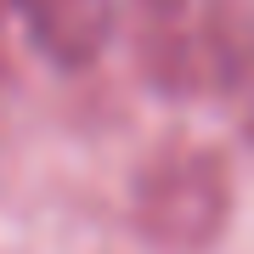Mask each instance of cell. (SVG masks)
Wrapping results in <instances>:
<instances>
[{
    "label": "cell",
    "instance_id": "1",
    "mask_svg": "<svg viewBox=\"0 0 254 254\" xmlns=\"http://www.w3.org/2000/svg\"><path fill=\"white\" fill-rule=\"evenodd\" d=\"M136 226L164 254H203L226 232L232 215V175L215 147L164 141L136 170Z\"/></svg>",
    "mask_w": 254,
    "mask_h": 254
},
{
    "label": "cell",
    "instance_id": "4",
    "mask_svg": "<svg viewBox=\"0 0 254 254\" xmlns=\"http://www.w3.org/2000/svg\"><path fill=\"white\" fill-rule=\"evenodd\" d=\"M187 6H192V0H141L147 23H170V17H187Z\"/></svg>",
    "mask_w": 254,
    "mask_h": 254
},
{
    "label": "cell",
    "instance_id": "3",
    "mask_svg": "<svg viewBox=\"0 0 254 254\" xmlns=\"http://www.w3.org/2000/svg\"><path fill=\"white\" fill-rule=\"evenodd\" d=\"M23 17L34 51L57 68H91L113 34V6L108 0H11Z\"/></svg>",
    "mask_w": 254,
    "mask_h": 254
},
{
    "label": "cell",
    "instance_id": "2",
    "mask_svg": "<svg viewBox=\"0 0 254 254\" xmlns=\"http://www.w3.org/2000/svg\"><path fill=\"white\" fill-rule=\"evenodd\" d=\"M203 96H220L254 141V0H203Z\"/></svg>",
    "mask_w": 254,
    "mask_h": 254
},
{
    "label": "cell",
    "instance_id": "5",
    "mask_svg": "<svg viewBox=\"0 0 254 254\" xmlns=\"http://www.w3.org/2000/svg\"><path fill=\"white\" fill-rule=\"evenodd\" d=\"M6 6H11V0H0V11H6Z\"/></svg>",
    "mask_w": 254,
    "mask_h": 254
}]
</instances>
